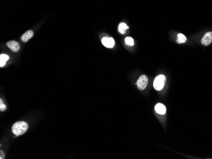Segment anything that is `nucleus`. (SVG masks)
I'll use <instances>...</instances> for the list:
<instances>
[{
    "instance_id": "nucleus-1",
    "label": "nucleus",
    "mask_w": 212,
    "mask_h": 159,
    "mask_svg": "<svg viewBox=\"0 0 212 159\" xmlns=\"http://www.w3.org/2000/svg\"><path fill=\"white\" fill-rule=\"evenodd\" d=\"M28 129V124L23 121L17 122L15 123L11 127L12 133L16 136H20V135L24 134Z\"/></svg>"
},
{
    "instance_id": "nucleus-2",
    "label": "nucleus",
    "mask_w": 212,
    "mask_h": 159,
    "mask_svg": "<svg viewBox=\"0 0 212 159\" xmlns=\"http://www.w3.org/2000/svg\"><path fill=\"white\" fill-rule=\"evenodd\" d=\"M165 82H166L165 76L163 75H160L157 76V77L155 78L154 81V83H153V86H154V89L156 90L160 91L163 88L164 84H165Z\"/></svg>"
},
{
    "instance_id": "nucleus-3",
    "label": "nucleus",
    "mask_w": 212,
    "mask_h": 159,
    "mask_svg": "<svg viewBox=\"0 0 212 159\" xmlns=\"http://www.w3.org/2000/svg\"><path fill=\"white\" fill-rule=\"evenodd\" d=\"M148 84V78L145 75H142L137 82V86L140 90H144Z\"/></svg>"
},
{
    "instance_id": "nucleus-4",
    "label": "nucleus",
    "mask_w": 212,
    "mask_h": 159,
    "mask_svg": "<svg viewBox=\"0 0 212 159\" xmlns=\"http://www.w3.org/2000/svg\"><path fill=\"white\" fill-rule=\"evenodd\" d=\"M102 43L106 48H112L115 44V41L113 38L104 37L102 39Z\"/></svg>"
},
{
    "instance_id": "nucleus-5",
    "label": "nucleus",
    "mask_w": 212,
    "mask_h": 159,
    "mask_svg": "<svg viewBox=\"0 0 212 159\" xmlns=\"http://www.w3.org/2000/svg\"><path fill=\"white\" fill-rule=\"evenodd\" d=\"M211 42H212V32H208L203 36L201 39V44L204 46H208Z\"/></svg>"
},
{
    "instance_id": "nucleus-6",
    "label": "nucleus",
    "mask_w": 212,
    "mask_h": 159,
    "mask_svg": "<svg viewBox=\"0 0 212 159\" xmlns=\"http://www.w3.org/2000/svg\"><path fill=\"white\" fill-rule=\"evenodd\" d=\"M8 48L14 52H17L20 50V45L18 42L15 41H10L7 43Z\"/></svg>"
},
{
    "instance_id": "nucleus-7",
    "label": "nucleus",
    "mask_w": 212,
    "mask_h": 159,
    "mask_svg": "<svg viewBox=\"0 0 212 159\" xmlns=\"http://www.w3.org/2000/svg\"><path fill=\"white\" fill-rule=\"evenodd\" d=\"M155 110L157 114L164 115L166 113V107L162 103H157L155 106Z\"/></svg>"
},
{
    "instance_id": "nucleus-8",
    "label": "nucleus",
    "mask_w": 212,
    "mask_h": 159,
    "mask_svg": "<svg viewBox=\"0 0 212 159\" xmlns=\"http://www.w3.org/2000/svg\"><path fill=\"white\" fill-rule=\"evenodd\" d=\"M34 36V33L32 31L29 30L26 31L24 34H22V36H21V40L23 42H27L29 39H30L33 36Z\"/></svg>"
},
{
    "instance_id": "nucleus-9",
    "label": "nucleus",
    "mask_w": 212,
    "mask_h": 159,
    "mask_svg": "<svg viewBox=\"0 0 212 159\" xmlns=\"http://www.w3.org/2000/svg\"><path fill=\"white\" fill-rule=\"evenodd\" d=\"M9 56L6 54H2L0 55V67H3L5 66L6 62L9 60Z\"/></svg>"
},
{
    "instance_id": "nucleus-10",
    "label": "nucleus",
    "mask_w": 212,
    "mask_h": 159,
    "mask_svg": "<svg viewBox=\"0 0 212 159\" xmlns=\"http://www.w3.org/2000/svg\"><path fill=\"white\" fill-rule=\"evenodd\" d=\"M129 29V27L124 22H122L119 24L118 31L122 34H124L126 32L127 29Z\"/></svg>"
},
{
    "instance_id": "nucleus-11",
    "label": "nucleus",
    "mask_w": 212,
    "mask_h": 159,
    "mask_svg": "<svg viewBox=\"0 0 212 159\" xmlns=\"http://www.w3.org/2000/svg\"><path fill=\"white\" fill-rule=\"evenodd\" d=\"M177 37H178V39L176 41V42L179 44L184 43L187 41V38L182 34H179Z\"/></svg>"
},
{
    "instance_id": "nucleus-12",
    "label": "nucleus",
    "mask_w": 212,
    "mask_h": 159,
    "mask_svg": "<svg viewBox=\"0 0 212 159\" xmlns=\"http://www.w3.org/2000/svg\"><path fill=\"white\" fill-rule=\"evenodd\" d=\"M125 43L126 44H127L128 46H132L134 44V41L133 39L131 37H127L125 38Z\"/></svg>"
},
{
    "instance_id": "nucleus-13",
    "label": "nucleus",
    "mask_w": 212,
    "mask_h": 159,
    "mask_svg": "<svg viewBox=\"0 0 212 159\" xmlns=\"http://www.w3.org/2000/svg\"><path fill=\"white\" fill-rule=\"evenodd\" d=\"M6 109H7V107H6V105L3 103L2 99H0V110L2 112V111H5Z\"/></svg>"
},
{
    "instance_id": "nucleus-14",
    "label": "nucleus",
    "mask_w": 212,
    "mask_h": 159,
    "mask_svg": "<svg viewBox=\"0 0 212 159\" xmlns=\"http://www.w3.org/2000/svg\"><path fill=\"white\" fill-rule=\"evenodd\" d=\"M5 158V154H4V153H3L2 151H0V158L3 159V158Z\"/></svg>"
}]
</instances>
